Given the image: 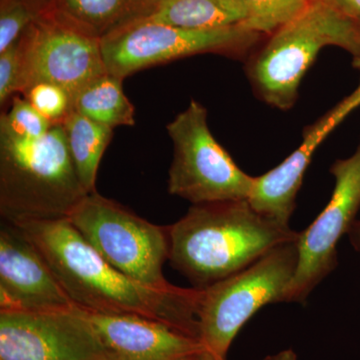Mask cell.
Wrapping results in <instances>:
<instances>
[{
  "label": "cell",
  "instance_id": "obj_1",
  "mask_svg": "<svg viewBox=\"0 0 360 360\" xmlns=\"http://www.w3.org/2000/svg\"><path fill=\"white\" fill-rule=\"evenodd\" d=\"M41 251L73 303L94 314H134L200 340L196 288L156 290L113 267L68 219L13 222Z\"/></svg>",
  "mask_w": 360,
  "mask_h": 360
},
{
  "label": "cell",
  "instance_id": "obj_2",
  "mask_svg": "<svg viewBox=\"0 0 360 360\" xmlns=\"http://www.w3.org/2000/svg\"><path fill=\"white\" fill-rule=\"evenodd\" d=\"M169 226V260L203 290L257 262L300 232L255 212L248 200L193 205Z\"/></svg>",
  "mask_w": 360,
  "mask_h": 360
},
{
  "label": "cell",
  "instance_id": "obj_3",
  "mask_svg": "<svg viewBox=\"0 0 360 360\" xmlns=\"http://www.w3.org/2000/svg\"><path fill=\"white\" fill-rule=\"evenodd\" d=\"M329 45L349 52L354 63L360 61V26L328 0H311L246 59V75L255 94L270 106L290 110L303 77Z\"/></svg>",
  "mask_w": 360,
  "mask_h": 360
},
{
  "label": "cell",
  "instance_id": "obj_4",
  "mask_svg": "<svg viewBox=\"0 0 360 360\" xmlns=\"http://www.w3.org/2000/svg\"><path fill=\"white\" fill-rule=\"evenodd\" d=\"M71 158L63 123L37 141H0L2 219H68L87 195Z\"/></svg>",
  "mask_w": 360,
  "mask_h": 360
},
{
  "label": "cell",
  "instance_id": "obj_5",
  "mask_svg": "<svg viewBox=\"0 0 360 360\" xmlns=\"http://www.w3.org/2000/svg\"><path fill=\"white\" fill-rule=\"evenodd\" d=\"M300 262L297 240L272 248L236 274L203 288L196 304L200 340L226 360L232 341L258 310L284 302Z\"/></svg>",
  "mask_w": 360,
  "mask_h": 360
},
{
  "label": "cell",
  "instance_id": "obj_6",
  "mask_svg": "<svg viewBox=\"0 0 360 360\" xmlns=\"http://www.w3.org/2000/svg\"><path fill=\"white\" fill-rule=\"evenodd\" d=\"M68 219L106 262L125 276L156 290H179L163 274V265L169 258L168 225L151 224L97 191L87 194Z\"/></svg>",
  "mask_w": 360,
  "mask_h": 360
},
{
  "label": "cell",
  "instance_id": "obj_7",
  "mask_svg": "<svg viewBox=\"0 0 360 360\" xmlns=\"http://www.w3.org/2000/svg\"><path fill=\"white\" fill-rule=\"evenodd\" d=\"M264 35L245 26L191 30L139 18L101 39L106 71L122 78L144 68L203 53L248 59Z\"/></svg>",
  "mask_w": 360,
  "mask_h": 360
},
{
  "label": "cell",
  "instance_id": "obj_8",
  "mask_svg": "<svg viewBox=\"0 0 360 360\" xmlns=\"http://www.w3.org/2000/svg\"><path fill=\"white\" fill-rule=\"evenodd\" d=\"M167 129L174 144L170 194L193 205L248 200L255 177L243 172L214 139L202 104L191 101Z\"/></svg>",
  "mask_w": 360,
  "mask_h": 360
},
{
  "label": "cell",
  "instance_id": "obj_9",
  "mask_svg": "<svg viewBox=\"0 0 360 360\" xmlns=\"http://www.w3.org/2000/svg\"><path fill=\"white\" fill-rule=\"evenodd\" d=\"M18 94L39 82L65 89L71 99L106 71L101 40L77 32L42 13L20 39Z\"/></svg>",
  "mask_w": 360,
  "mask_h": 360
},
{
  "label": "cell",
  "instance_id": "obj_10",
  "mask_svg": "<svg viewBox=\"0 0 360 360\" xmlns=\"http://www.w3.org/2000/svg\"><path fill=\"white\" fill-rule=\"evenodd\" d=\"M110 357L112 355L79 307L46 311L0 310V360Z\"/></svg>",
  "mask_w": 360,
  "mask_h": 360
},
{
  "label": "cell",
  "instance_id": "obj_11",
  "mask_svg": "<svg viewBox=\"0 0 360 360\" xmlns=\"http://www.w3.org/2000/svg\"><path fill=\"white\" fill-rule=\"evenodd\" d=\"M335 179L330 200L298 238L300 262L284 302L304 303L311 291L336 269L338 245L360 210V141L354 155L331 165Z\"/></svg>",
  "mask_w": 360,
  "mask_h": 360
},
{
  "label": "cell",
  "instance_id": "obj_12",
  "mask_svg": "<svg viewBox=\"0 0 360 360\" xmlns=\"http://www.w3.org/2000/svg\"><path fill=\"white\" fill-rule=\"evenodd\" d=\"M77 305L41 251L18 225L0 227V310L46 311Z\"/></svg>",
  "mask_w": 360,
  "mask_h": 360
},
{
  "label": "cell",
  "instance_id": "obj_13",
  "mask_svg": "<svg viewBox=\"0 0 360 360\" xmlns=\"http://www.w3.org/2000/svg\"><path fill=\"white\" fill-rule=\"evenodd\" d=\"M84 311L116 360H179L205 347L198 338L163 322L134 314Z\"/></svg>",
  "mask_w": 360,
  "mask_h": 360
},
{
  "label": "cell",
  "instance_id": "obj_14",
  "mask_svg": "<svg viewBox=\"0 0 360 360\" xmlns=\"http://www.w3.org/2000/svg\"><path fill=\"white\" fill-rule=\"evenodd\" d=\"M155 0H49L44 13L94 39L143 18Z\"/></svg>",
  "mask_w": 360,
  "mask_h": 360
},
{
  "label": "cell",
  "instance_id": "obj_15",
  "mask_svg": "<svg viewBox=\"0 0 360 360\" xmlns=\"http://www.w3.org/2000/svg\"><path fill=\"white\" fill-rule=\"evenodd\" d=\"M250 11L245 0H155L144 20L191 30L245 26Z\"/></svg>",
  "mask_w": 360,
  "mask_h": 360
},
{
  "label": "cell",
  "instance_id": "obj_16",
  "mask_svg": "<svg viewBox=\"0 0 360 360\" xmlns=\"http://www.w3.org/2000/svg\"><path fill=\"white\" fill-rule=\"evenodd\" d=\"M122 78L106 72L92 79L73 101V110L110 129L134 127V106L125 96Z\"/></svg>",
  "mask_w": 360,
  "mask_h": 360
},
{
  "label": "cell",
  "instance_id": "obj_17",
  "mask_svg": "<svg viewBox=\"0 0 360 360\" xmlns=\"http://www.w3.org/2000/svg\"><path fill=\"white\" fill-rule=\"evenodd\" d=\"M66 141L78 176L87 193L96 191L97 172L113 129L73 110L63 122Z\"/></svg>",
  "mask_w": 360,
  "mask_h": 360
},
{
  "label": "cell",
  "instance_id": "obj_18",
  "mask_svg": "<svg viewBox=\"0 0 360 360\" xmlns=\"http://www.w3.org/2000/svg\"><path fill=\"white\" fill-rule=\"evenodd\" d=\"M15 94L11 110L0 117V141H37L51 130L52 125L28 103Z\"/></svg>",
  "mask_w": 360,
  "mask_h": 360
},
{
  "label": "cell",
  "instance_id": "obj_19",
  "mask_svg": "<svg viewBox=\"0 0 360 360\" xmlns=\"http://www.w3.org/2000/svg\"><path fill=\"white\" fill-rule=\"evenodd\" d=\"M250 20L245 28L262 35L272 34L302 13L311 0H245Z\"/></svg>",
  "mask_w": 360,
  "mask_h": 360
},
{
  "label": "cell",
  "instance_id": "obj_20",
  "mask_svg": "<svg viewBox=\"0 0 360 360\" xmlns=\"http://www.w3.org/2000/svg\"><path fill=\"white\" fill-rule=\"evenodd\" d=\"M46 4L40 0H1L0 6V52L22 37L44 13Z\"/></svg>",
  "mask_w": 360,
  "mask_h": 360
},
{
  "label": "cell",
  "instance_id": "obj_21",
  "mask_svg": "<svg viewBox=\"0 0 360 360\" xmlns=\"http://www.w3.org/2000/svg\"><path fill=\"white\" fill-rule=\"evenodd\" d=\"M21 96L51 124L63 123L73 111L70 94L56 84L39 82L25 90Z\"/></svg>",
  "mask_w": 360,
  "mask_h": 360
},
{
  "label": "cell",
  "instance_id": "obj_22",
  "mask_svg": "<svg viewBox=\"0 0 360 360\" xmlns=\"http://www.w3.org/2000/svg\"><path fill=\"white\" fill-rule=\"evenodd\" d=\"M21 71L20 39L0 52V105L18 94Z\"/></svg>",
  "mask_w": 360,
  "mask_h": 360
},
{
  "label": "cell",
  "instance_id": "obj_23",
  "mask_svg": "<svg viewBox=\"0 0 360 360\" xmlns=\"http://www.w3.org/2000/svg\"><path fill=\"white\" fill-rule=\"evenodd\" d=\"M343 15L360 26V0H328Z\"/></svg>",
  "mask_w": 360,
  "mask_h": 360
},
{
  "label": "cell",
  "instance_id": "obj_24",
  "mask_svg": "<svg viewBox=\"0 0 360 360\" xmlns=\"http://www.w3.org/2000/svg\"><path fill=\"white\" fill-rule=\"evenodd\" d=\"M350 245L357 252H360V219H356L347 232Z\"/></svg>",
  "mask_w": 360,
  "mask_h": 360
},
{
  "label": "cell",
  "instance_id": "obj_25",
  "mask_svg": "<svg viewBox=\"0 0 360 360\" xmlns=\"http://www.w3.org/2000/svg\"><path fill=\"white\" fill-rule=\"evenodd\" d=\"M179 360H224L220 359L213 354V352L208 350L207 348H202V349L198 350V352H193V354L186 355V357Z\"/></svg>",
  "mask_w": 360,
  "mask_h": 360
},
{
  "label": "cell",
  "instance_id": "obj_26",
  "mask_svg": "<svg viewBox=\"0 0 360 360\" xmlns=\"http://www.w3.org/2000/svg\"><path fill=\"white\" fill-rule=\"evenodd\" d=\"M272 360H297L295 352L291 349L283 350L277 354L271 355Z\"/></svg>",
  "mask_w": 360,
  "mask_h": 360
},
{
  "label": "cell",
  "instance_id": "obj_27",
  "mask_svg": "<svg viewBox=\"0 0 360 360\" xmlns=\"http://www.w3.org/2000/svg\"><path fill=\"white\" fill-rule=\"evenodd\" d=\"M40 1L44 2V4H49V0H40Z\"/></svg>",
  "mask_w": 360,
  "mask_h": 360
},
{
  "label": "cell",
  "instance_id": "obj_28",
  "mask_svg": "<svg viewBox=\"0 0 360 360\" xmlns=\"http://www.w3.org/2000/svg\"><path fill=\"white\" fill-rule=\"evenodd\" d=\"M262 360H272L271 355H270V356L265 357V359H264Z\"/></svg>",
  "mask_w": 360,
  "mask_h": 360
},
{
  "label": "cell",
  "instance_id": "obj_29",
  "mask_svg": "<svg viewBox=\"0 0 360 360\" xmlns=\"http://www.w3.org/2000/svg\"><path fill=\"white\" fill-rule=\"evenodd\" d=\"M101 360H116V359H113V357H110V359H101Z\"/></svg>",
  "mask_w": 360,
  "mask_h": 360
}]
</instances>
